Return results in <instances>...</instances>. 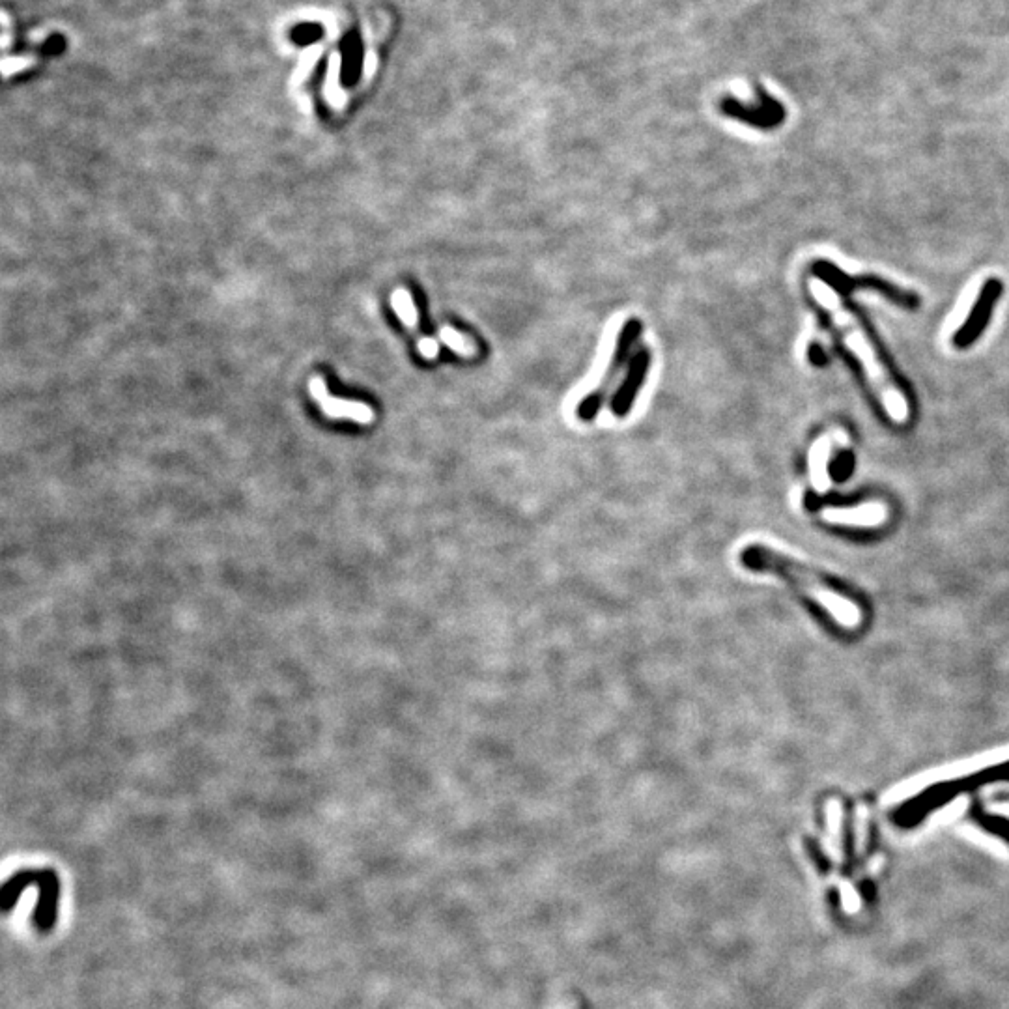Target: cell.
<instances>
[{
  "label": "cell",
  "instance_id": "obj_9",
  "mask_svg": "<svg viewBox=\"0 0 1009 1009\" xmlns=\"http://www.w3.org/2000/svg\"><path fill=\"white\" fill-rule=\"evenodd\" d=\"M647 369H649V354L647 352H640L638 357L634 359L632 367H630V374L626 378V384L623 385V389L619 391L617 398L613 400L612 408L615 415L623 417L626 410L632 406L634 398H636V393L640 389V385L643 384V378L647 374Z\"/></svg>",
  "mask_w": 1009,
  "mask_h": 1009
},
{
  "label": "cell",
  "instance_id": "obj_2",
  "mask_svg": "<svg viewBox=\"0 0 1009 1009\" xmlns=\"http://www.w3.org/2000/svg\"><path fill=\"white\" fill-rule=\"evenodd\" d=\"M740 561L746 569L755 572H772L785 580L798 585L806 595H810L817 604H821L839 625L856 628L860 625L862 613L858 606L849 598L843 597L830 583L825 582L819 574L800 565L795 559L785 557L780 552L770 550L765 544H750L740 552Z\"/></svg>",
  "mask_w": 1009,
  "mask_h": 1009
},
{
  "label": "cell",
  "instance_id": "obj_6",
  "mask_svg": "<svg viewBox=\"0 0 1009 1009\" xmlns=\"http://www.w3.org/2000/svg\"><path fill=\"white\" fill-rule=\"evenodd\" d=\"M309 391H311L314 400L320 402V406H322V410H324L327 417H333V419H352V421L361 423V425H367V423H370L374 419V412L370 410L367 404L331 397L327 393L326 384H324L322 378H313L309 382Z\"/></svg>",
  "mask_w": 1009,
  "mask_h": 1009
},
{
  "label": "cell",
  "instance_id": "obj_1",
  "mask_svg": "<svg viewBox=\"0 0 1009 1009\" xmlns=\"http://www.w3.org/2000/svg\"><path fill=\"white\" fill-rule=\"evenodd\" d=\"M811 294H813L815 301L821 305L826 316L830 318L832 326L841 333V339L845 342V346L860 361L869 384L884 404L892 421L905 423L909 419L907 398L894 384L890 372L877 356L875 344L867 337L864 327L860 326L856 316L845 307L843 299L839 298L838 294H834V290L825 283H815L811 286Z\"/></svg>",
  "mask_w": 1009,
  "mask_h": 1009
},
{
  "label": "cell",
  "instance_id": "obj_13",
  "mask_svg": "<svg viewBox=\"0 0 1009 1009\" xmlns=\"http://www.w3.org/2000/svg\"><path fill=\"white\" fill-rule=\"evenodd\" d=\"M419 352L425 357H436L438 356V344L432 339H423L419 342Z\"/></svg>",
  "mask_w": 1009,
  "mask_h": 1009
},
{
  "label": "cell",
  "instance_id": "obj_5",
  "mask_svg": "<svg viewBox=\"0 0 1009 1009\" xmlns=\"http://www.w3.org/2000/svg\"><path fill=\"white\" fill-rule=\"evenodd\" d=\"M1000 294H1002L1000 281L991 279L989 283H985L983 290H981L980 298L976 301L974 311L968 316L967 324L955 333V339H953L955 346L967 348V346H970L972 342L980 337L981 331L985 329L989 318H991L993 307H995L996 299L1000 298Z\"/></svg>",
  "mask_w": 1009,
  "mask_h": 1009
},
{
  "label": "cell",
  "instance_id": "obj_12",
  "mask_svg": "<svg viewBox=\"0 0 1009 1009\" xmlns=\"http://www.w3.org/2000/svg\"><path fill=\"white\" fill-rule=\"evenodd\" d=\"M441 339L447 342L451 348H455L458 354H471V346L464 341V337H460L453 329H441Z\"/></svg>",
  "mask_w": 1009,
  "mask_h": 1009
},
{
  "label": "cell",
  "instance_id": "obj_7",
  "mask_svg": "<svg viewBox=\"0 0 1009 1009\" xmlns=\"http://www.w3.org/2000/svg\"><path fill=\"white\" fill-rule=\"evenodd\" d=\"M722 107L729 116H735L739 120L750 122V124L761 126V128L776 126L783 120L782 105L763 90H759L757 105H746V103H740L737 100H725Z\"/></svg>",
  "mask_w": 1009,
  "mask_h": 1009
},
{
  "label": "cell",
  "instance_id": "obj_4",
  "mask_svg": "<svg viewBox=\"0 0 1009 1009\" xmlns=\"http://www.w3.org/2000/svg\"><path fill=\"white\" fill-rule=\"evenodd\" d=\"M815 273L825 279L826 283H832V285L838 286L839 290H853L854 286H864V288H877L882 294H886L888 298L894 299V301H899L903 303L905 307H910L914 309L918 305V298L914 294H909V292H903L899 290L892 283L888 281H882L879 277H860V279H853L849 275H845L843 271L838 270L836 266H832L830 262H817L813 266Z\"/></svg>",
  "mask_w": 1009,
  "mask_h": 1009
},
{
  "label": "cell",
  "instance_id": "obj_8",
  "mask_svg": "<svg viewBox=\"0 0 1009 1009\" xmlns=\"http://www.w3.org/2000/svg\"><path fill=\"white\" fill-rule=\"evenodd\" d=\"M826 522L845 524V526L873 527L886 520V509L882 505H867L860 509H826L823 512Z\"/></svg>",
  "mask_w": 1009,
  "mask_h": 1009
},
{
  "label": "cell",
  "instance_id": "obj_11",
  "mask_svg": "<svg viewBox=\"0 0 1009 1009\" xmlns=\"http://www.w3.org/2000/svg\"><path fill=\"white\" fill-rule=\"evenodd\" d=\"M980 825L983 826L985 830H989V832H993L996 836H1000V838H1004L1006 841H1009L1008 821H1004V819H995V817H987V815H981Z\"/></svg>",
  "mask_w": 1009,
  "mask_h": 1009
},
{
  "label": "cell",
  "instance_id": "obj_3",
  "mask_svg": "<svg viewBox=\"0 0 1009 1009\" xmlns=\"http://www.w3.org/2000/svg\"><path fill=\"white\" fill-rule=\"evenodd\" d=\"M640 329L641 326L638 320H630V322L626 324L625 329H623V333H621V337H619V344H617L615 359H613L610 369L606 372V376H604V380H602V385L598 387L595 393H591L589 397L585 398L582 404H580V408H578V415H580L582 419H585V421L593 419V417L597 415L598 408L604 404L606 395L610 393V387L615 384V378L619 376V372H621L626 359H628L630 348H632V344L636 341V337H638Z\"/></svg>",
  "mask_w": 1009,
  "mask_h": 1009
},
{
  "label": "cell",
  "instance_id": "obj_10",
  "mask_svg": "<svg viewBox=\"0 0 1009 1009\" xmlns=\"http://www.w3.org/2000/svg\"><path fill=\"white\" fill-rule=\"evenodd\" d=\"M391 303H393V309H395V313L398 314V318H400L406 326L415 327V324H417V311H415V307H413V301L412 298H410V294H408L406 290H402V288H400V290H397V292L393 294Z\"/></svg>",
  "mask_w": 1009,
  "mask_h": 1009
}]
</instances>
